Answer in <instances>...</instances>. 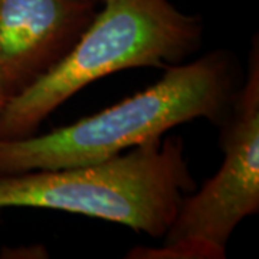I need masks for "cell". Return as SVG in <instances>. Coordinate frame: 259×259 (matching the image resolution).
I'll return each mask as SVG.
<instances>
[{
	"label": "cell",
	"mask_w": 259,
	"mask_h": 259,
	"mask_svg": "<svg viewBox=\"0 0 259 259\" xmlns=\"http://www.w3.org/2000/svg\"><path fill=\"white\" fill-rule=\"evenodd\" d=\"M238 81L236 61L226 51L170 66L147 90L74 124L44 136L0 139V177L101 163L197 118L219 125Z\"/></svg>",
	"instance_id": "obj_1"
},
{
	"label": "cell",
	"mask_w": 259,
	"mask_h": 259,
	"mask_svg": "<svg viewBox=\"0 0 259 259\" xmlns=\"http://www.w3.org/2000/svg\"><path fill=\"white\" fill-rule=\"evenodd\" d=\"M104 9L64 61L0 110V139H26L88 83L130 68L183 64L202 45L203 23L168 0H102Z\"/></svg>",
	"instance_id": "obj_2"
},
{
	"label": "cell",
	"mask_w": 259,
	"mask_h": 259,
	"mask_svg": "<svg viewBox=\"0 0 259 259\" xmlns=\"http://www.w3.org/2000/svg\"><path fill=\"white\" fill-rule=\"evenodd\" d=\"M194 189L183 140L160 137L95 164L2 176L0 209L64 210L163 238Z\"/></svg>",
	"instance_id": "obj_3"
},
{
	"label": "cell",
	"mask_w": 259,
	"mask_h": 259,
	"mask_svg": "<svg viewBox=\"0 0 259 259\" xmlns=\"http://www.w3.org/2000/svg\"><path fill=\"white\" fill-rule=\"evenodd\" d=\"M221 125L222 167L199 192L182 199L156 249L130 258L222 259L232 232L259 210V45L250 48L248 74Z\"/></svg>",
	"instance_id": "obj_4"
},
{
	"label": "cell",
	"mask_w": 259,
	"mask_h": 259,
	"mask_svg": "<svg viewBox=\"0 0 259 259\" xmlns=\"http://www.w3.org/2000/svg\"><path fill=\"white\" fill-rule=\"evenodd\" d=\"M95 13V0H0L3 98L25 93L61 64Z\"/></svg>",
	"instance_id": "obj_5"
},
{
	"label": "cell",
	"mask_w": 259,
	"mask_h": 259,
	"mask_svg": "<svg viewBox=\"0 0 259 259\" xmlns=\"http://www.w3.org/2000/svg\"><path fill=\"white\" fill-rule=\"evenodd\" d=\"M5 102H6V100H5V98H3V95L0 94V110H2V107L5 105Z\"/></svg>",
	"instance_id": "obj_6"
},
{
	"label": "cell",
	"mask_w": 259,
	"mask_h": 259,
	"mask_svg": "<svg viewBox=\"0 0 259 259\" xmlns=\"http://www.w3.org/2000/svg\"><path fill=\"white\" fill-rule=\"evenodd\" d=\"M95 2H102V0H95Z\"/></svg>",
	"instance_id": "obj_7"
}]
</instances>
